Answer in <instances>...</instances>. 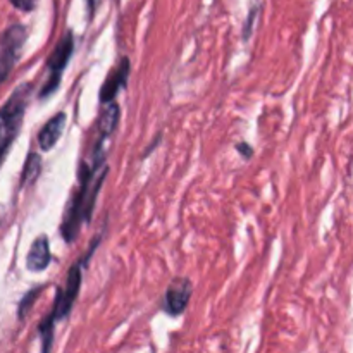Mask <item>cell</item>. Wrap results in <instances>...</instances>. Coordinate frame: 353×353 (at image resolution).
Returning <instances> with one entry per match:
<instances>
[{
  "label": "cell",
  "instance_id": "cell-9",
  "mask_svg": "<svg viewBox=\"0 0 353 353\" xmlns=\"http://www.w3.org/2000/svg\"><path fill=\"white\" fill-rule=\"evenodd\" d=\"M64 128H65V114L64 112H59L45 124L43 128L40 130L38 133V143H40L41 150L48 152L50 148L55 147L59 140H61L62 133H64Z\"/></svg>",
  "mask_w": 353,
  "mask_h": 353
},
{
  "label": "cell",
  "instance_id": "cell-2",
  "mask_svg": "<svg viewBox=\"0 0 353 353\" xmlns=\"http://www.w3.org/2000/svg\"><path fill=\"white\" fill-rule=\"evenodd\" d=\"M31 85H21L14 90L10 99L0 109V161L19 131L24 110L30 102Z\"/></svg>",
  "mask_w": 353,
  "mask_h": 353
},
{
  "label": "cell",
  "instance_id": "cell-7",
  "mask_svg": "<svg viewBox=\"0 0 353 353\" xmlns=\"http://www.w3.org/2000/svg\"><path fill=\"white\" fill-rule=\"evenodd\" d=\"M128 76H130V59L123 57L119 64L110 71L105 83H103L102 88H100V102H114V99H116L117 93L121 92V88H126Z\"/></svg>",
  "mask_w": 353,
  "mask_h": 353
},
{
  "label": "cell",
  "instance_id": "cell-8",
  "mask_svg": "<svg viewBox=\"0 0 353 353\" xmlns=\"http://www.w3.org/2000/svg\"><path fill=\"white\" fill-rule=\"evenodd\" d=\"M52 261L50 254V243H48V238L45 234H40L37 240L33 241V245L30 247L26 257V268L31 272H41L48 268Z\"/></svg>",
  "mask_w": 353,
  "mask_h": 353
},
{
  "label": "cell",
  "instance_id": "cell-3",
  "mask_svg": "<svg viewBox=\"0 0 353 353\" xmlns=\"http://www.w3.org/2000/svg\"><path fill=\"white\" fill-rule=\"evenodd\" d=\"M100 241V236L97 238V240L92 241V247H90V252L85 255V261H79L76 262L74 265L71 268V271H69L68 274V281H65V288H59L57 290V296H55V302H54V309H52V317H54L55 321H61V319H65V317L69 316V312H71L72 305H74L76 299H78V293H79V288H81V279H83V265L88 262L90 259V254H92L93 250L97 248V245H99Z\"/></svg>",
  "mask_w": 353,
  "mask_h": 353
},
{
  "label": "cell",
  "instance_id": "cell-12",
  "mask_svg": "<svg viewBox=\"0 0 353 353\" xmlns=\"http://www.w3.org/2000/svg\"><path fill=\"white\" fill-rule=\"evenodd\" d=\"M40 292H41V288H34L33 292H30L26 296H24L23 303H21V307H19V317H21V319H23L24 314H26L28 310H30L31 303H33L34 300H37V295H38V293H40Z\"/></svg>",
  "mask_w": 353,
  "mask_h": 353
},
{
  "label": "cell",
  "instance_id": "cell-11",
  "mask_svg": "<svg viewBox=\"0 0 353 353\" xmlns=\"http://www.w3.org/2000/svg\"><path fill=\"white\" fill-rule=\"evenodd\" d=\"M40 171H41L40 155H37V154L28 155V161H26V164H24V171H23V179H21V185L26 186V185H31V183L37 181Z\"/></svg>",
  "mask_w": 353,
  "mask_h": 353
},
{
  "label": "cell",
  "instance_id": "cell-14",
  "mask_svg": "<svg viewBox=\"0 0 353 353\" xmlns=\"http://www.w3.org/2000/svg\"><path fill=\"white\" fill-rule=\"evenodd\" d=\"M238 150L241 152V154H243V157H250L252 155V148H250V145H247V143H240L238 145Z\"/></svg>",
  "mask_w": 353,
  "mask_h": 353
},
{
  "label": "cell",
  "instance_id": "cell-6",
  "mask_svg": "<svg viewBox=\"0 0 353 353\" xmlns=\"http://www.w3.org/2000/svg\"><path fill=\"white\" fill-rule=\"evenodd\" d=\"M193 285L188 278L172 279L164 295V310L169 316H181L192 299Z\"/></svg>",
  "mask_w": 353,
  "mask_h": 353
},
{
  "label": "cell",
  "instance_id": "cell-5",
  "mask_svg": "<svg viewBox=\"0 0 353 353\" xmlns=\"http://www.w3.org/2000/svg\"><path fill=\"white\" fill-rule=\"evenodd\" d=\"M26 38V28L21 26V24H14V26L7 28L2 37H0V83L10 74V71L16 65Z\"/></svg>",
  "mask_w": 353,
  "mask_h": 353
},
{
  "label": "cell",
  "instance_id": "cell-13",
  "mask_svg": "<svg viewBox=\"0 0 353 353\" xmlns=\"http://www.w3.org/2000/svg\"><path fill=\"white\" fill-rule=\"evenodd\" d=\"M10 3H12L16 9H21V10H33L34 3H37V0H10Z\"/></svg>",
  "mask_w": 353,
  "mask_h": 353
},
{
  "label": "cell",
  "instance_id": "cell-15",
  "mask_svg": "<svg viewBox=\"0 0 353 353\" xmlns=\"http://www.w3.org/2000/svg\"><path fill=\"white\" fill-rule=\"evenodd\" d=\"M2 210H3V209H2V207H0V219H2Z\"/></svg>",
  "mask_w": 353,
  "mask_h": 353
},
{
  "label": "cell",
  "instance_id": "cell-10",
  "mask_svg": "<svg viewBox=\"0 0 353 353\" xmlns=\"http://www.w3.org/2000/svg\"><path fill=\"white\" fill-rule=\"evenodd\" d=\"M119 117H121V109L116 102H109L105 103L103 107L102 114H100V119H99V133L100 137L107 138L114 133V130L117 128L119 124Z\"/></svg>",
  "mask_w": 353,
  "mask_h": 353
},
{
  "label": "cell",
  "instance_id": "cell-1",
  "mask_svg": "<svg viewBox=\"0 0 353 353\" xmlns=\"http://www.w3.org/2000/svg\"><path fill=\"white\" fill-rule=\"evenodd\" d=\"M103 141H105V138L102 137L97 140L92 165H88L86 162L79 164V190L72 196L61 226L62 238L68 243H72L76 240L83 221L88 223L92 219L97 195H99L100 186L103 185L107 172H109V168H107L105 162V152L102 148Z\"/></svg>",
  "mask_w": 353,
  "mask_h": 353
},
{
  "label": "cell",
  "instance_id": "cell-4",
  "mask_svg": "<svg viewBox=\"0 0 353 353\" xmlns=\"http://www.w3.org/2000/svg\"><path fill=\"white\" fill-rule=\"evenodd\" d=\"M72 50H74V37H72V33L69 31V33H65L64 37L59 40V43L55 45L54 52H52V55L48 57L47 68L48 71H50V76H48L47 83H45V86L41 88V93H40L41 99L52 95V93L59 88L62 72H64V69L68 68V62L69 59H71Z\"/></svg>",
  "mask_w": 353,
  "mask_h": 353
}]
</instances>
